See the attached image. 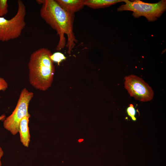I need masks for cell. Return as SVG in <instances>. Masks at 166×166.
Masks as SVG:
<instances>
[{
    "label": "cell",
    "mask_w": 166,
    "mask_h": 166,
    "mask_svg": "<svg viewBox=\"0 0 166 166\" xmlns=\"http://www.w3.org/2000/svg\"><path fill=\"white\" fill-rule=\"evenodd\" d=\"M41 18L55 30L59 39L56 49L60 51L66 45L70 54L74 48L76 39L73 32L74 14L63 8L56 0H45L40 9Z\"/></svg>",
    "instance_id": "obj_1"
},
{
    "label": "cell",
    "mask_w": 166,
    "mask_h": 166,
    "mask_svg": "<svg viewBox=\"0 0 166 166\" xmlns=\"http://www.w3.org/2000/svg\"><path fill=\"white\" fill-rule=\"evenodd\" d=\"M51 51L46 48L37 50L31 54L28 63L29 79L35 89L45 91L53 80L55 67L50 56Z\"/></svg>",
    "instance_id": "obj_2"
},
{
    "label": "cell",
    "mask_w": 166,
    "mask_h": 166,
    "mask_svg": "<svg viewBox=\"0 0 166 166\" xmlns=\"http://www.w3.org/2000/svg\"><path fill=\"white\" fill-rule=\"evenodd\" d=\"M125 4L117 9L118 11H130L135 18L141 16L149 22L154 21L160 17L166 10V0H161L156 3H148L140 0H124Z\"/></svg>",
    "instance_id": "obj_3"
},
{
    "label": "cell",
    "mask_w": 166,
    "mask_h": 166,
    "mask_svg": "<svg viewBox=\"0 0 166 166\" xmlns=\"http://www.w3.org/2000/svg\"><path fill=\"white\" fill-rule=\"evenodd\" d=\"M18 5L17 12L11 19L0 17V41L6 42L18 38L26 26V6L20 0H18Z\"/></svg>",
    "instance_id": "obj_4"
},
{
    "label": "cell",
    "mask_w": 166,
    "mask_h": 166,
    "mask_svg": "<svg viewBox=\"0 0 166 166\" xmlns=\"http://www.w3.org/2000/svg\"><path fill=\"white\" fill-rule=\"evenodd\" d=\"M34 96L33 93L24 88L22 90L16 107L12 114L3 121L4 128L14 135L18 132L22 119L25 116L30 117L28 111L30 101Z\"/></svg>",
    "instance_id": "obj_5"
},
{
    "label": "cell",
    "mask_w": 166,
    "mask_h": 166,
    "mask_svg": "<svg viewBox=\"0 0 166 166\" xmlns=\"http://www.w3.org/2000/svg\"><path fill=\"white\" fill-rule=\"evenodd\" d=\"M124 79V88L131 97L142 102L150 101L153 99L152 89L142 78L131 74L125 76Z\"/></svg>",
    "instance_id": "obj_6"
},
{
    "label": "cell",
    "mask_w": 166,
    "mask_h": 166,
    "mask_svg": "<svg viewBox=\"0 0 166 166\" xmlns=\"http://www.w3.org/2000/svg\"><path fill=\"white\" fill-rule=\"evenodd\" d=\"M30 117L28 116L24 117L20 121L19 126L18 132L21 142L25 147H29L30 140L28 126Z\"/></svg>",
    "instance_id": "obj_7"
},
{
    "label": "cell",
    "mask_w": 166,
    "mask_h": 166,
    "mask_svg": "<svg viewBox=\"0 0 166 166\" xmlns=\"http://www.w3.org/2000/svg\"><path fill=\"white\" fill-rule=\"evenodd\" d=\"M58 4L67 11L74 13L85 6V0H56Z\"/></svg>",
    "instance_id": "obj_8"
},
{
    "label": "cell",
    "mask_w": 166,
    "mask_h": 166,
    "mask_svg": "<svg viewBox=\"0 0 166 166\" xmlns=\"http://www.w3.org/2000/svg\"><path fill=\"white\" fill-rule=\"evenodd\" d=\"M124 1V0H85L84 4L90 8L96 9L107 7Z\"/></svg>",
    "instance_id": "obj_9"
},
{
    "label": "cell",
    "mask_w": 166,
    "mask_h": 166,
    "mask_svg": "<svg viewBox=\"0 0 166 166\" xmlns=\"http://www.w3.org/2000/svg\"><path fill=\"white\" fill-rule=\"evenodd\" d=\"M50 57L53 62L57 63L58 65L60 62L63 60H65L66 58L63 54L58 52L52 54L50 56Z\"/></svg>",
    "instance_id": "obj_10"
},
{
    "label": "cell",
    "mask_w": 166,
    "mask_h": 166,
    "mask_svg": "<svg viewBox=\"0 0 166 166\" xmlns=\"http://www.w3.org/2000/svg\"><path fill=\"white\" fill-rule=\"evenodd\" d=\"M8 7L7 0H0V17H2L7 14Z\"/></svg>",
    "instance_id": "obj_11"
},
{
    "label": "cell",
    "mask_w": 166,
    "mask_h": 166,
    "mask_svg": "<svg viewBox=\"0 0 166 166\" xmlns=\"http://www.w3.org/2000/svg\"><path fill=\"white\" fill-rule=\"evenodd\" d=\"M126 111L128 115L131 118L133 121H136V119L135 117L136 111L132 104H130L129 106L127 109Z\"/></svg>",
    "instance_id": "obj_12"
},
{
    "label": "cell",
    "mask_w": 166,
    "mask_h": 166,
    "mask_svg": "<svg viewBox=\"0 0 166 166\" xmlns=\"http://www.w3.org/2000/svg\"><path fill=\"white\" fill-rule=\"evenodd\" d=\"M8 87V84L5 79L0 77V91H5Z\"/></svg>",
    "instance_id": "obj_13"
},
{
    "label": "cell",
    "mask_w": 166,
    "mask_h": 166,
    "mask_svg": "<svg viewBox=\"0 0 166 166\" xmlns=\"http://www.w3.org/2000/svg\"><path fill=\"white\" fill-rule=\"evenodd\" d=\"M4 154V152L2 148L0 147V166H2V162L1 161V158Z\"/></svg>",
    "instance_id": "obj_14"
},
{
    "label": "cell",
    "mask_w": 166,
    "mask_h": 166,
    "mask_svg": "<svg viewBox=\"0 0 166 166\" xmlns=\"http://www.w3.org/2000/svg\"><path fill=\"white\" fill-rule=\"evenodd\" d=\"M1 97H0V99ZM6 119V116L4 114H3L0 116V121H4Z\"/></svg>",
    "instance_id": "obj_15"
},
{
    "label": "cell",
    "mask_w": 166,
    "mask_h": 166,
    "mask_svg": "<svg viewBox=\"0 0 166 166\" xmlns=\"http://www.w3.org/2000/svg\"><path fill=\"white\" fill-rule=\"evenodd\" d=\"M36 2H38V3L39 4H42L45 2V0H36Z\"/></svg>",
    "instance_id": "obj_16"
},
{
    "label": "cell",
    "mask_w": 166,
    "mask_h": 166,
    "mask_svg": "<svg viewBox=\"0 0 166 166\" xmlns=\"http://www.w3.org/2000/svg\"><path fill=\"white\" fill-rule=\"evenodd\" d=\"M83 140L82 139H80V140H78V141H79V142H81Z\"/></svg>",
    "instance_id": "obj_17"
}]
</instances>
